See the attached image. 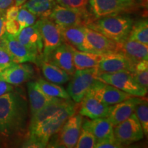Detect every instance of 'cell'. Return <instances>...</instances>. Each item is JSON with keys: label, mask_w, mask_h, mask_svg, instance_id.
Wrapping results in <instances>:
<instances>
[{"label": "cell", "mask_w": 148, "mask_h": 148, "mask_svg": "<svg viewBox=\"0 0 148 148\" xmlns=\"http://www.w3.org/2000/svg\"><path fill=\"white\" fill-rule=\"evenodd\" d=\"M28 114L27 99L20 92L12 90L0 96V134L5 137L23 134Z\"/></svg>", "instance_id": "obj_1"}, {"label": "cell", "mask_w": 148, "mask_h": 148, "mask_svg": "<svg viewBox=\"0 0 148 148\" xmlns=\"http://www.w3.org/2000/svg\"><path fill=\"white\" fill-rule=\"evenodd\" d=\"M76 103L70 99L65 106L50 117L29 127V140L24 147H45L67 119L75 113Z\"/></svg>", "instance_id": "obj_2"}, {"label": "cell", "mask_w": 148, "mask_h": 148, "mask_svg": "<svg viewBox=\"0 0 148 148\" xmlns=\"http://www.w3.org/2000/svg\"><path fill=\"white\" fill-rule=\"evenodd\" d=\"M132 25L133 20L130 16L119 14L96 18L88 23L86 27L120 43L128 38Z\"/></svg>", "instance_id": "obj_3"}, {"label": "cell", "mask_w": 148, "mask_h": 148, "mask_svg": "<svg viewBox=\"0 0 148 148\" xmlns=\"http://www.w3.org/2000/svg\"><path fill=\"white\" fill-rule=\"evenodd\" d=\"M97 79L103 83L112 85L134 97H145L147 92V89L136 82L130 72L97 73Z\"/></svg>", "instance_id": "obj_4"}, {"label": "cell", "mask_w": 148, "mask_h": 148, "mask_svg": "<svg viewBox=\"0 0 148 148\" xmlns=\"http://www.w3.org/2000/svg\"><path fill=\"white\" fill-rule=\"evenodd\" d=\"M97 74V71L96 68L75 70L66 90L74 102L80 103L86 93L91 89L98 80Z\"/></svg>", "instance_id": "obj_5"}, {"label": "cell", "mask_w": 148, "mask_h": 148, "mask_svg": "<svg viewBox=\"0 0 148 148\" xmlns=\"http://www.w3.org/2000/svg\"><path fill=\"white\" fill-rule=\"evenodd\" d=\"M42 36L43 49L42 60L48 61L51 53L63 42L60 27L49 18H42L36 21Z\"/></svg>", "instance_id": "obj_6"}, {"label": "cell", "mask_w": 148, "mask_h": 148, "mask_svg": "<svg viewBox=\"0 0 148 148\" xmlns=\"http://www.w3.org/2000/svg\"><path fill=\"white\" fill-rule=\"evenodd\" d=\"M90 10L95 18L116 15L136 8V0H89Z\"/></svg>", "instance_id": "obj_7"}, {"label": "cell", "mask_w": 148, "mask_h": 148, "mask_svg": "<svg viewBox=\"0 0 148 148\" xmlns=\"http://www.w3.org/2000/svg\"><path fill=\"white\" fill-rule=\"evenodd\" d=\"M51 21L60 27L73 26H86L92 20L88 13L65 8L56 4L49 16Z\"/></svg>", "instance_id": "obj_8"}, {"label": "cell", "mask_w": 148, "mask_h": 148, "mask_svg": "<svg viewBox=\"0 0 148 148\" xmlns=\"http://www.w3.org/2000/svg\"><path fill=\"white\" fill-rule=\"evenodd\" d=\"M135 62L120 51L101 54L97 66V73L134 71Z\"/></svg>", "instance_id": "obj_9"}, {"label": "cell", "mask_w": 148, "mask_h": 148, "mask_svg": "<svg viewBox=\"0 0 148 148\" xmlns=\"http://www.w3.org/2000/svg\"><path fill=\"white\" fill-rule=\"evenodd\" d=\"M114 136L122 145H129L144 137V133L135 113L114 126Z\"/></svg>", "instance_id": "obj_10"}, {"label": "cell", "mask_w": 148, "mask_h": 148, "mask_svg": "<svg viewBox=\"0 0 148 148\" xmlns=\"http://www.w3.org/2000/svg\"><path fill=\"white\" fill-rule=\"evenodd\" d=\"M83 122L82 116L80 114H73L64 122L58 133L56 140V147L73 148L75 147Z\"/></svg>", "instance_id": "obj_11"}, {"label": "cell", "mask_w": 148, "mask_h": 148, "mask_svg": "<svg viewBox=\"0 0 148 148\" xmlns=\"http://www.w3.org/2000/svg\"><path fill=\"white\" fill-rule=\"evenodd\" d=\"M0 45L6 49L14 63L33 62L38 65L39 64L36 55L18 41L14 35L5 32L0 39Z\"/></svg>", "instance_id": "obj_12"}, {"label": "cell", "mask_w": 148, "mask_h": 148, "mask_svg": "<svg viewBox=\"0 0 148 148\" xmlns=\"http://www.w3.org/2000/svg\"><path fill=\"white\" fill-rule=\"evenodd\" d=\"M86 32V42H85V51L96 54L119 51V43L107 38L104 35L85 27Z\"/></svg>", "instance_id": "obj_13"}, {"label": "cell", "mask_w": 148, "mask_h": 148, "mask_svg": "<svg viewBox=\"0 0 148 148\" xmlns=\"http://www.w3.org/2000/svg\"><path fill=\"white\" fill-rule=\"evenodd\" d=\"M99 101L111 106L133 97L127 92L122 91L112 85L97 80L89 91Z\"/></svg>", "instance_id": "obj_14"}, {"label": "cell", "mask_w": 148, "mask_h": 148, "mask_svg": "<svg viewBox=\"0 0 148 148\" xmlns=\"http://www.w3.org/2000/svg\"><path fill=\"white\" fill-rule=\"evenodd\" d=\"M144 99L145 98L143 97L133 96L121 102L111 105L109 108L107 118L114 127L116 126L134 113L136 106Z\"/></svg>", "instance_id": "obj_15"}, {"label": "cell", "mask_w": 148, "mask_h": 148, "mask_svg": "<svg viewBox=\"0 0 148 148\" xmlns=\"http://www.w3.org/2000/svg\"><path fill=\"white\" fill-rule=\"evenodd\" d=\"M16 37L18 41L36 55L40 64V61L42 60L43 44L41 34L36 24L34 23V25L21 29Z\"/></svg>", "instance_id": "obj_16"}, {"label": "cell", "mask_w": 148, "mask_h": 148, "mask_svg": "<svg viewBox=\"0 0 148 148\" xmlns=\"http://www.w3.org/2000/svg\"><path fill=\"white\" fill-rule=\"evenodd\" d=\"M34 70L31 64L14 63L0 71V79L12 85H20L32 78Z\"/></svg>", "instance_id": "obj_17"}, {"label": "cell", "mask_w": 148, "mask_h": 148, "mask_svg": "<svg viewBox=\"0 0 148 148\" xmlns=\"http://www.w3.org/2000/svg\"><path fill=\"white\" fill-rule=\"evenodd\" d=\"M79 114L90 119L107 117L110 106L105 104L92 95L90 92L80 101Z\"/></svg>", "instance_id": "obj_18"}, {"label": "cell", "mask_w": 148, "mask_h": 148, "mask_svg": "<svg viewBox=\"0 0 148 148\" xmlns=\"http://www.w3.org/2000/svg\"><path fill=\"white\" fill-rule=\"evenodd\" d=\"M47 62H50L63 69L70 76H72L75 71L73 64V47L64 42L53 51Z\"/></svg>", "instance_id": "obj_19"}, {"label": "cell", "mask_w": 148, "mask_h": 148, "mask_svg": "<svg viewBox=\"0 0 148 148\" xmlns=\"http://www.w3.org/2000/svg\"><path fill=\"white\" fill-rule=\"evenodd\" d=\"M82 127L91 132L97 142L114 136V126L107 117L83 120Z\"/></svg>", "instance_id": "obj_20"}, {"label": "cell", "mask_w": 148, "mask_h": 148, "mask_svg": "<svg viewBox=\"0 0 148 148\" xmlns=\"http://www.w3.org/2000/svg\"><path fill=\"white\" fill-rule=\"evenodd\" d=\"M28 93L29 110L31 115L36 113L48 103L52 102L57 98L48 96L40 89L36 82L31 81L27 84Z\"/></svg>", "instance_id": "obj_21"}, {"label": "cell", "mask_w": 148, "mask_h": 148, "mask_svg": "<svg viewBox=\"0 0 148 148\" xmlns=\"http://www.w3.org/2000/svg\"><path fill=\"white\" fill-rule=\"evenodd\" d=\"M119 51L135 63L140 60H148V45L129 38L119 43Z\"/></svg>", "instance_id": "obj_22"}, {"label": "cell", "mask_w": 148, "mask_h": 148, "mask_svg": "<svg viewBox=\"0 0 148 148\" xmlns=\"http://www.w3.org/2000/svg\"><path fill=\"white\" fill-rule=\"evenodd\" d=\"M85 27L86 26L60 27L63 41L78 50L86 51H85V42H86Z\"/></svg>", "instance_id": "obj_23"}, {"label": "cell", "mask_w": 148, "mask_h": 148, "mask_svg": "<svg viewBox=\"0 0 148 148\" xmlns=\"http://www.w3.org/2000/svg\"><path fill=\"white\" fill-rule=\"evenodd\" d=\"M39 66L44 77L49 82L58 84H63L70 79L71 76L65 71L50 62L42 60L40 61Z\"/></svg>", "instance_id": "obj_24"}, {"label": "cell", "mask_w": 148, "mask_h": 148, "mask_svg": "<svg viewBox=\"0 0 148 148\" xmlns=\"http://www.w3.org/2000/svg\"><path fill=\"white\" fill-rule=\"evenodd\" d=\"M56 0H28L22 5L33 14L40 18H49L56 5Z\"/></svg>", "instance_id": "obj_25"}, {"label": "cell", "mask_w": 148, "mask_h": 148, "mask_svg": "<svg viewBox=\"0 0 148 148\" xmlns=\"http://www.w3.org/2000/svg\"><path fill=\"white\" fill-rule=\"evenodd\" d=\"M73 64L75 70L97 68L101 55L78 50L73 47Z\"/></svg>", "instance_id": "obj_26"}, {"label": "cell", "mask_w": 148, "mask_h": 148, "mask_svg": "<svg viewBox=\"0 0 148 148\" xmlns=\"http://www.w3.org/2000/svg\"><path fill=\"white\" fill-rule=\"evenodd\" d=\"M36 82L40 89L47 95L53 97L62 98V99H70V96L67 91L58 84L42 79H38Z\"/></svg>", "instance_id": "obj_27"}, {"label": "cell", "mask_w": 148, "mask_h": 148, "mask_svg": "<svg viewBox=\"0 0 148 148\" xmlns=\"http://www.w3.org/2000/svg\"><path fill=\"white\" fill-rule=\"evenodd\" d=\"M127 38L148 45V21L147 18L140 20L134 25L133 24Z\"/></svg>", "instance_id": "obj_28"}, {"label": "cell", "mask_w": 148, "mask_h": 148, "mask_svg": "<svg viewBox=\"0 0 148 148\" xmlns=\"http://www.w3.org/2000/svg\"><path fill=\"white\" fill-rule=\"evenodd\" d=\"M133 77L138 84L147 90L148 88V61L140 60L134 64Z\"/></svg>", "instance_id": "obj_29"}, {"label": "cell", "mask_w": 148, "mask_h": 148, "mask_svg": "<svg viewBox=\"0 0 148 148\" xmlns=\"http://www.w3.org/2000/svg\"><path fill=\"white\" fill-rule=\"evenodd\" d=\"M134 113L139 121L144 135L147 136L148 134V106L147 99H144L136 106Z\"/></svg>", "instance_id": "obj_30"}, {"label": "cell", "mask_w": 148, "mask_h": 148, "mask_svg": "<svg viewBox=\"0 0 148 148\" xmlns=\"http://www.w3.org/2000/svg\"><path fill=\"white\" fill-rule=\"evenodd\" d=\"M97 143V139L93 134L87 130L81 129L78 140L75 147L77 148H94Z\"/></svg>", "instance_id": "obj_31"}, {"label": "cell", "mask_w": 148, "mask_h": 148, "mask_svg": "<svg viewBox=\"0 0 148 148\" xmlns=\"http://www.w3.org/2000/svg\"><path fill=\"white\" fill-rule=\"evenodd\" d=\"M37 16L33 14L32 12L27 10L26 8L21 7L18 11V14L16 17V21L19 24L20 31L25 27L34 25L36 21Z\"/></svg>", "instance_id": "obj_32"}, {"label": "cell", "mask_w": 148, "mask_h": 148, "mask_svg": "<svg viewBox=\"0 0 148 148\" xmlns=\"http://www.w3.org/2000/svg\"><path fill=\"white\" fill-rule=\"evenodd\" d=\"M58 4L65 8L88 13L87 5L89 0H56Z\"/></svg>", "instance_id": "obj_33"}, {"label": "cell", "mask_w": 148, "mask_h": 148, "mask_svg": "<svg viewBox=\"0 0 148 148\" xmlns=\"http://www.w3.org/2000/svg\"><path fill=\"white\" fill-rule=\"evenodd\" d=\"M14 62L6 49L0 45V71L8 67Z\"/></svg>", "instance_id": "obj_34"}, {"label": "cell", "mask_w": 148, "mask_h": 148, "mask_svg": "<svg viewBox=\"0 0 148 148\" xmlns=\"http://www.w3.org/2000/svg\"><path fill=\"white\" fill-rule=\"evenodd\" d=\"M123 147V146L116 140L114 136L97 141L95 145V147L97 148H121Z\"/></svg>", "instance_id": "obj_35"}, {"label": "cell", "mask_w": 148, "mask_h": 148, "mask_svg": "<svg viewBox=\"0 0 148 148\" xmlns=\"http://www.w3.org/2000/svg\"><path fill=\"white\" fill-rule=\"evenodd\" d=\"M19 24L16 20H11L5 22V32L8 34L16 36L20 32Z\"/></svg>", "instance_id": "obj_36"}, {"label": "cell", "mask_w": 148, "mask_h": 148, "mask_svg": "<svg viewBox=\"0 0 148 148\" xmlns=\"http://www.w3.org/2000/svg\"><path fill=\"white\" fill-rule=\"evenodd\" d=\"M20 6L16 5H12L8 7L5 10V16L6 21H11V20H16L17 17L18 11H19Z\"/></svg>", "instance_id": "obj_37"}, {"label": "cell", "mask_w": 148, "mask_h": 148, "mask_svg": "<svg viewBox=\"0 0 148 148\" xmlns=\"http://www.w3.org/2000/svg\"><path fill=\"white\" fill-rule=\"evenodd\" d=\"M14 88L12 84L5 82V81L0 79V96L6 93V92H10L13 90Z\"/></svg>", "instance_id": "obj_38"}, {"label": "cell", "mask_w": 148, "mask_h": 148, "mask_svg": "<svg viewBox=\"0 0 148 148\" xmlns=\"http://www.w3.org/2000/svg\"><path fill=\"white\" fill-rule=\"evenodd\" d=\"M5 11H0V39L5 32Z\"/></svg>", "instance_id": "obj_39"}, {"label": "cell", "mask_w": 148, "mask_h": 148, "mask_svg": "<svg viewBox=\"0 0 148 148\" xmlns=\"http://www.w3.org/2000/svg\"><path fill=\"white\" fill-rule=\"evenodd\" d=\"M13 3L14 0H0V11H5Z\"/></svg>", "instance_id": "obj_40"}, {"label": "cell", "mask_w": 148, "mask_h": 148, "mask_svg": "<svg viewBox=\"0 0 148 148\" xmlns=\"http://www.w3.org/2000/svg\"><path fill=\"white\" fill-rule=\"evenodd\" d=\"M26 1H27V0H14V1H15V5H17V6H21V5H23Z\"/></svg>", "instance_id": "obj_41"}]
</instances>
